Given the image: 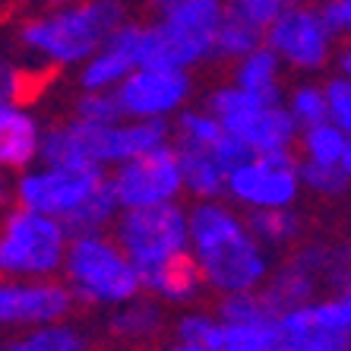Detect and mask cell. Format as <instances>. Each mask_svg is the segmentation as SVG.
Segmentation results:
<instances>
[{
  "mask_svg": "<svg viewBox=\"0 0 351 351\" xmlns=\"http://www.w3.org/2000/svg\"><path fill=\"white\" fill-rule=\"evenodd\" d=\"M187 254L203 276L206 291H260L272 269L269 250L250 234L244 213L221 199L187 206Z\"/></svg>",
  "mask_w": 351,
  "mask_h": 351,
  "instance_id": "cell-1",
  "label": "cell"
},
{
  "mask_svg": "<svg viewBox=\"0 0 351 351\" xmlns=\"http://www.w3.org/2000/svg\"><path fill=\"white\" fill-rule=\"evenodd\" d=\"M130 19L127 0H70L38 7L16 25V41L32 64L76 70Z\"/></svg>",
  "mask_w": 351,
  "mask_h": 351,
  "instance_id": "cell-2",
  "label": "cell"
},
{
  "mask_svg": "<svg viewBox=\"0 0 351 351\" xmlns=\"http://www.w3.org/2000/svg\"><path fill=\"white\" fill-rule=\"evenodd\" d=\"M171 143V123L168 121H121L114 123H86L80 117L45 127L41 133L38 162L60 165V168H98L111 171L114 165L133 156H143L149 149Z\"/></svg>",
  "mask_w": 351,
  "mask_h": 351,
  "instance_id": "cell-3",
  "label": "cell"
},
{
  "mask_svg": "<svg viewBox=\"0 0 351 351\" xmlns=\"http://www.w3.org/2000/svg\"><path fill=\"white\" fill-rule=\"evenodd\" d=\"M146 23H136L139 66L190 70L213 60V41L225 19V0H143Z\"/></svg>",
  "mask_w": 351,
  "mask_h": 351,
  "instance_id": "cell-4",
  "label": "cell"
},
{
  "mask_svg": "<svg viewBox=\"0 0 351 351\" xmlns=\"http://www.w3.org/2000/svg\"><path fill=\"white\" fill-rule=\"evenodd\" d=\"M60 282L73 294L76 304L105 307V311L143 294L136 266L127 260L121 244L111 237V231L70 237Z\"/></svg>",
  "mask_w": 351,
  "mask_h": 351,
  "instance_id": "cell-5",
  "label": "cell"
},
{
  "mask_svg": "<svg viewBox=\"0 0 351 351\" xmlns=\"http://www.w3.org/2000/svg\"><path fill=\"white\" fill-rule=\"evenodd\" d=\"M203 108L219 117V123L241 143L247 156L294 152L298 127L282 105V98H263L244 92L234 82H219L206 92Z\"/></svg>",
  "mask_w": 351,
  "mask_h": 351,
  "instance_id": "cell-6",
  "label": "cell"
},
{
  "mask_svg": "<svg viewBox=\"0 0 351 351\" xmlns=\"http://www.w3.org/2000/svg\"><path fill=\"white\" fill-rule=\"evenodd\" d=\"M70 231L54 215L10 206L0 213V276L58 278L64 269Z\"/></svg>",
  "mask_w": 351,
  "mask_h": 351,
  "instance_id": "cell-7",
  "label": "cell"
},
{
  "mask_svg": "<svg viewBox=\"0 0 351 351\" xmlns=\"http://www.w3.org/2000/svg\"><path fill=\"white\" fill-rule=\"evenodd\" d=\"M111 237L143 278L187 254V206L165 203L149 209H121L111 225Z\"/></svg>",
  "mask_w": 351,
  "mask_h": 351,
  "instance_id": "cell-8",
  "label": "cell"
},
{
  "mask_svg": "<svg viewBox=\"0 0 351 351\" xmlns=\"http://www.w3.org/2000/svg\"><path fill=\"white\" fill-rule=\"evenodd\" d=\"M263 45L282 60L285 70L313 76L323 73L332 64L339 35L329 29L319 7L294 0V3H288L282 10V16L263 32Z\"/></svg>",
  "mask_w": 351,
  "mask_h": 351,
  "instance_id": "cell-9",
  "label": "cell"
},
{
  "mask_svg": "<svg viewBox=\"0 0 351 351\" xmlns=\"http://www.w3.org/2000/svg\"><path fill=\"white\" fill-rule=\"evenodd\" d=\"M301 174L294 152L244 156L228 168L225 199L241 213L250 209H285L301 199Z\"/></svg>",
  "mask_w": 351,
  "mask_h": 351,
  "instance_id": "cell-10",
  "label": "cell"
},
{
  "mask_svg": "<svg viewBox=\"0 0 351 351\" xmlns=\"http://www.w3.org/2000/svg\"><path fill=\"white\" fill-rule=\"evenodd\" d=\"M108 190L114 196L117 209H149V206L180 203L184 180H180L178 149L171 143L156 146L114 165L108 171Z\"/></svg>",
  "mask_w": 351,
  "mask_h": 351,
  "instance_id": "cell-11",
  "label": "cell"
},
{
  "mask_svg": "<svg viewBox=\"0 0 351 351\" xmlns=\"http://www.w3.org/2000/svg\"><path fill=\"white\" fill-rule=\"evenodd\" d=\"M272 351H351V307L342 294L276 313Z\"/></svg>",
  "mask_w": 351,
  "mask_h": 351,
  "instance_id": "cell-12",
  "label": "cell"
},
{
  "mask_svg": "<svg viewBox=\"0 0 351 351\" xmlns=\"http://www.w3.org/2000/svg\"><path fill=\"white\" fill-rule=\"evenodd\" d=\"M105 180L108 171H98V168H60V165L35 162L32 168L16 174V206L64 221Z\"/></svg>",
  "mask_w": 351,
  "mask_h": 351,
  "instance_id": "cell-13",
  "label": "cell"
},
{
  "mask_svg": "<svg viewBox=\"0 0 351 351\" xmlns=\"http://www.w3.org/2000/svg\"><path fill=\"white\" fill-rule=\"evenodd\" d=\"M193 73L178 66H136L114 89L121 117L168 121L193 101Z\"/></svg>",
  "mask_w": 351,
  "mask_h": 351,
  "instance_id": "cell-14",
  "label": "cell"
},
{
  "mask_svg": "<svg viewBox=\"0 0 351 351\" xmlns=\"http://www.w3.org/2000/svg\"><path fill=\"white\" fill-rule=\"evenodd\" d=\"M332 247L329 244H294L285 260L272 266L266 282L260 285V298L269 313H285L311 304L319 294V282L329 278Z\"/></svg>",
  "mask_w": 351,
  "mask_h": 351,
  "instance_id": "cell-15",
  "label": "cell"
},
{
  "mask_svg": "<svg viewBox=\"0 0 351 351\" xmlns=\"http://www.w3.org/2000/svg\"><path fill=\"white\" fill-rule=\"evenodd\" d=\"M76 301L58 278L0 276V329H32L70 319Z\"/></svg>",
  "mask_w": 351,
  "mask_h": 351,
  "instance_id": "cell-16",
  "label": "cell"
},
{
  "mask_svg": "<svg viewBox=\"0 0 351 351\" xmlns=\"http://www.w3.org/2000/svg\"><path fill=\"white\" fill-rule=\"evenodd\" d=\"M136 66V19H127L95 54H89L76 66V82H80V89L114 92Z\"/></svg>",
  "mask_w": 351,
  "mask_h": 351,
  "instance_id": "cell-17",
  "label": "cell"
},
{
  "mask_svg": "<svg viewBox=\"0 0 351 351\" xmlns=\"http://www.w3.org/2000/svg\"><path fill=\"white\" fill-rule=\"evenodd\" d=\"M171 143L178 149H203V152H213V156H219L228 168L237 158L247 156L244 149H241V143L219 123V117L209 114L206 108H193V105H187L184 111H178V114L171 117Z\"/></svg>",
  "mask_w": 351,
  "mask_h": 351,
  "instance_id": "cell-18",
  "label": "cell"
},
{
  "mask_svg": "<svg viewBox=\"0 0 351 351\" xmlns=\"http://www.w3.org/2000/svg\"><path fill=\"white\" fill-rule=\"evenodd\" d=\"M41 133H45L41 121L23 101L0 105V168L10 174L32 168L38 162Z\"/></svg>",
  "mask_w": 351,
  "mask_h": 351,
  "instance_id": "cell-19",
  "label": "cell"
},
{
  "mask_svg": "<svg viewBox=\"0 0 351 351\" xmlns=\"http://www.w3.org/2000/svg\"><path fill=\"white\" fill-rule=\"evenodd\" d=\"M139 282H143V294L156 298L158 304H171V307H190L206 291L203 276L196 269V263L190 260V254L146 272Z\"/></svg>",
  "mask_w": 351,
  "mask_h": 351,
  "instance_id": "cell-20",
  "label": "cell"
},
{
  "mask_svg": "<svg viewBox=\"0 0 351 351\" xmlns=\"http://www.w3.org/2000/svg\"><path fill=\"white\" fill-rule=\"evenodd\" d=\"M165 326V311L162 304L149 294H136L130 301L111 307L108 317V332L121 339V342H149L156 339Z\"/></svg>",
  "mask_w": 351,
  "mask_h": 351,
  "instance_id": "cell-21",
  "label": "cell"
},
{
  "mask_svg": "<svg viewBox=\"0 0 351 351\" xmlns=\"http://www.w3.org/2000/svg\"><path fill=\"white\" fill-rule=\"evenodd\" d=\"M178 162L180 180H184V196H190V199H221L225 196L228 165L219 156L203 152V149H178Z\"/></svg>",
  "mask_w": 351,
  "mask_h": 351,
  "instance_id": "cell-22",
  "label": "cell"
},
{
  "mask_svg": "<svg viewBox=\"0 0 351 351\" xmlns=\"http://www.w3.org/2000/svg\"><path fill=\"white\" fill-rule=\"evenodd\" d=\"M282 76H285V66H282V60L266 45H260V48H254L250 54H244L241 60L231 64V82L241 86L244 92H254V95H263V98L285 95Z\"/></svg>",
  "mask_w": 351,
  "mask_h": 351,
  "instance_id": "cell-23",
  "label": "cell"
},
{
  "mask_svg": "<svg viewBox=\"0 0 351 351\" xmlns=\"http://www.w3.org/2000/svg\"><path fill=\"white\" fill-rule=\"evenodd\" d=\"M244 219L250 234L269 254L291 250L294 244H301L304 237V219L294 206H285V209H250V213H244Z\"/></svg>",
  "mask_w": 351,
  "mask_h": 351,
  "instance_id": "cell-24",
  "label": "cell"
},
{
  "mask_svg": "<svg viewBox=\"0 0 351 351\" xmlns=\"http://www.w3.org/2000/svg\"><path fill=\"white\" fill-rule=\"evenodd\" d=\"M0 351H89V335L70 319H60L25 329L23 335L0 345Z\"/></svg>",
  "mask_w": 351,
  "mask_h": 351,
  "instance_id": "cell-25",
  "label": "cell"
},
{
  "mask_svg": "<svg viewBox=\"0 0 351 351\" xmlns=\"http://www.w3.org/2000/svg\"><path fill=\"white\" fill-rule=\"evenodd\" d=\"M348 146H351V139L326 117V121L313 123V127L298 130L294 158L298 162H313V165H342Z\"/></svg>",
  "mask_w": 351,
  "mask_h": 351,
  "instance_id": "cell-26",
  "label": "cell"
},
{
  "mask_svg": "<svg viewBox=\"0 0 351 351\" xmlns=\"http://www.w3.org/2000/svg\"><path fill=\"white\" fill-rule=\"evenodd\" d=\"M117 213H121V209H117L114 196H111L108 180H105V184H101V187H98L73 215H66L64 228L70 231V237L73 234H98V231H111Z\"/></svg>",
  "mask_w": 351,
  "mask_h": 351,
  "instance_id": "cell-27",
  "label": "cell"
},
{
  "mask_svg": "<svg viewBox=\"0 0 351 351\" xmlns=\"http://www.w3.org/2000/svg\"><path fill=\"white\" fill-rule=\"evenodd\" d=\"M282 105L291 114L298 130L326 121V92H323V82H311V80L298 82V86H291L282 95Z\"/></svg>",
  "mask_w": 351,
  "mask_h": 351,
  "instance_id": "cell-28",
  "label": "cell"
},
{
  "mask_svg": "<svg viewBox=\"0 0 351 351\" xmlns=\"http://www.w3.org/2000/svg\"><path fill=\"white\" fill-rule=\"evenodd\" d=\"M260 45H263V32H256V29H250V25L225 16L221 25H219V32H215V41H213V60L231 66L234 60H241L244 54H250L254 48H260Z\"/></svg>",
  "mask_w": 351,
  "mask_h": 351,
  "instance_id": "cell-29",
  "label": "cell"
},
{
  "mask_svg": "<svg viewBox=\"0 0 351 351\" xmlns=\"http://www.w3.org/2000/svg\"><path fill=\"white\" fill-rule=\"evenodd\" d=\"M221 339H225V326L215 313L206 311H187L180 313L174 323V342L187 345H203V348L221 351Z\"/></svg>",
  "mask_w": 351,
  "mask_h": 351,
  "instance_id": "cell-30",
  "label": "cell"
},
{
  "mask_svg": "<svg viewBox=\"0 0 351 351\" xmlns=\"http://www.w3.org/2000/svg\"><path fill=\"white\" fill-rule=\"evenodd\" d=\"M298 174H301V187L323 199H339V196L351 193V178L345 174L342 165L298 162Z\"/></svg>",
  "mask_w": 351,
  "mask_h": 351,
  "instance_id": "cell-31",
  "label": "cell"
},
{
  "mask_svg": "<svg viewBox=\"0 0 351 351\" xmlns=\"http://www.w3.org/2000/svg\"><path fill=\"white\" fill-rule=\"evenodd\" d=\"M215 317L225 326H241V323H254L263 317H276L269 313V307L263 304L260 291H231V294H219V311Z\"/></svg>",
  "mask_w": 351,
  "mask_h": 351,
  "instance_id": "cell-32",
  "label": "cell"
},
{
  "mask_svg": "<svg viewBox=\"0 0 351 351\" xmlns=\"http://www.w3.org/2000/svg\"><path fill=\"white\" fill-rule=\"evenodd\" d=\"M288 3H294V0H225V16L250 25L256 32H266L282 16V10Z\"/></svg>",
  "mask_w": 351,
  "mask_h": 351,
  "instance_id": "cell-33",
  "label": "cell"
},
{
  "mask_svg": "<svg viewBox=\"0 0 351 351\" xmlns=\"http://www.w3.org/2000/svg\"><path fill=\"white\" fill-rule=\"evenodd\" d=\"M73 117L86 123H114L121 121V108H117L114 92H98V89H80L73 101Z\"/></svg>",
  "mask_w": 351,
  "mask_h": 351,
  "instance_id": "cell-34",
  "label": "cell"
},
{
  "mask_svg": "<svg viewBox=\"0 0 351 351\" xmlns=\"http://www.w3.org/2000/svg\"><path fill=\"white\" fill-rule=\"evenodd\" d=\"M323 92H326V117L351 139V80L332 73L323 82Z\"/></svg>",
  "mask_w": 351,
  "mask_h": 351,
  "instance_id": "cell-35",
  "label": "cell"
},
{
  "mask_svg": "<svg viewBox=\"0 0 351 351\" xmlns=\"http://www.w3.org/2000/svg\"><path fill=\"white\" fill-rule=\"evenodd\" d=\"M29 70L19 66L16 60H10L0 54V105H10V101H23L25 92H29Z\"/></svg>",
  "mask_w": 351,
  "mask_h": 351,
  "instance_id": "cell-36",
  "label": "cell"
},
{
  "mask_svg": "<svg viewBox=\"0 0 351 351\" xmlns=\"http://www.w3.org/2000/svg\"><path fill=\"white\" fill-rule=\"evenodd\" d=\"M319 10H323L329 29H332L339 38L351 35V0H326Z\"/></svg>",
  "mask_w": 351,
  "mask_h": 351,
  "instance_id": "cell-37",
  "label": "cell"
},
{
  "mask_svg": "<svg viewBox=\"0 0 351 351\" xmlns=\"http://www.w3.org/2000/svg\"><path fill=\"white\" fill-rule=\"evenodd\" d=\"M348 276H351V237L342 241L339 247H332V266H329V278L335 285H342Z\"/></svg>",
  "mask_w": 351,
  "mask_h": 351,
  "instance_id": "cell-38",
  "label": "cell"
},
{
  "mask_svg": "<svg viewBox=\"0 0 351 351\" xmlns=\"http://www.w3.org/2000/svg\"><path fill=\"white\" fill-rule=\"evenodd\" d=\"M332 64H335V73H339V76H348V80H351V35L339 38V45H335V54H332Z\"/></svg>",
  "mask_w": 351,
  "mask_h": 351,
  "instance_id": "cell-39",
  "label": "cell"
},
{
  "mask_svg": "<svg viewBox=\"0 0 351 351\" xmlns=\"http://www.w3.org/2000/svg\"><path fill=\"white\" fill-rule=\"evenodd\" d=\"M10 206H16V174L0 168V213H7Z\"/></svg>",
  "mask_w": 351,
  "mask_h": 351,
  "instance_id": "cell-40",
  "label": "cell"
},
{
  "mask_svg": "<svg viewBox=\"0 0 351 351\" xmlns=\"http://www.w3.org/2000/svg\"><path fill=\"white\" fill-rule=\"evenodd\" d=\"M29 0H0V19L3 16H13L16 10H23Z\"/></svg>",
  "mask_w": 351,
  "mask_h": 351,
  "instance_id": "cell-41",
  "label": "cell"
},
{
  "mask_svg": "<svg viewBox=\"0 0 351 351\" xmlns=\"http://www.w3.org/2000/svg\"><path fill=\"white\" fill-rule=\"evenodd\" d=\"M221 351H269V348H263V345H250V342H225L221 345Z\"/></svg>",
  "mask_w": 351,
  "mask_h": 351,
  "instance_id": "cell-42",
  "label": "cell"
},
{
  "mask_svg": "<svg viewBox=\"0 0 351 351\" xmlns=\"http://www.w3.org/2000/svg\"><path fill=\"white\" fill-rule=\"evenodd\" d=\"M162 351H213V348H203V345H187V342H174V345H168V348H162Z\"/></svg>",
  "mask_w": 351,
  "mask_h": 351,
  "instance_id": "cell-43",
  "label": "cell"
},
{
  "mask_svg": "<svg viewBox=\"0 0 351 351\" xmlns=\"http://www.w3.org/2000/svg\"><path fill=\"white\" fill-rule=\"evenodd\" d=\"M339 294H342L345 301H348V307H351V276H348V278H345L342 285H339Z\"/></svg>",
  "mask_w": 351,
  "mask_h": 351,
  "instance_id": "cell-44",
  "label": "cell"
},
{
  "mask_svg": "<svg viewBox=\"0 0 351 351\" xmlns=\"http://www.w3.org/2000/svg\"><path fill=\"white\" fill-rule=\"evenodd\" d=\"M35 7H60V3H70V0H32Z\"/></svg>",
  "mask_w": 351,
  "mask_h": 351,
  "instance_id": "cell-45",
  "label": "cell"
},
{
  "mask_svg": "<svg viewBox=\"0 0 351 351\" xmlns=\"http://www.w3.org/2000/svg\"><path fill=\"white\" fill-rule=\"evenodd\" d=\"M301 3H313V7H323L326 0H301Z\"/></svg>",
  "mask_w": 351,
  "mask_h": 351,
  "instance_id": "cell-46",
  "label": "cell"
}]
</instances>
